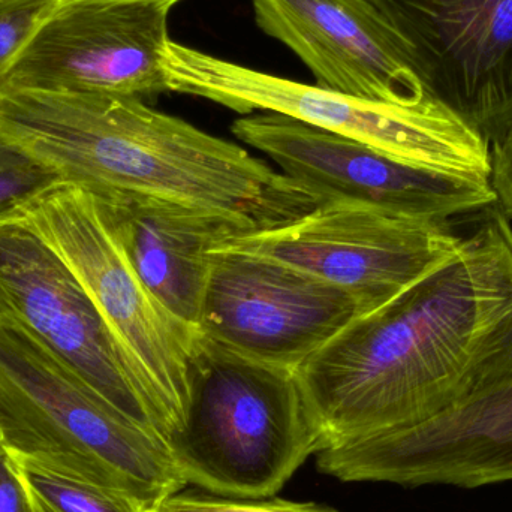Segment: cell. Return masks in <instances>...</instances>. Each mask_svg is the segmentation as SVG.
Listing matches in <instances>:
<instances>
[{"mask_svg": "<svg viewBox=\"0 0 512 512\" xmlns=\"http://www.w3.org/2000/svg\"><path fill=\"white\" fill-rule=\"evenodd\" d=\"M510 228L486 210L450 261L298 367L327 448L417 426L462 399L478 354L512 315Z\"/></svg>", "mask_w": 512, "mask_h": 512, "instance_id": "cell-1", "label": "cell"}, {"mask_svg": "<svg viewBox=\"0 0 512 512\" xmlns=\"http://www.w3.org/2000/svg\"><path fill=\"white\" fill-rule=\"evenodd\" d=\"M0 135L63 183L207 213L240 234L321 206L243 147L128 96L0 86Z\"/></svg>", "mask_w": 512, "mask_h": 512, "instance_id": "cell-2", "label": "cell"}, {"mask_svg": "<svg viewBox=\"0 0 512 512\" xmlns=\"http://www.w3.org/2000/svg\"><path fill=\"white\" fill-rule=\"evenodd\" d=\"M0 447L155 508L186 489L167 441L0 316Z\"/></svg>", "mask_w": 512, "mask_h": 512, "instance_id": "cell-3", "label": "cell"}, {"mask_svg": "<svg viewBox=\"0 0 512 512\" xmlns=\"http://www.w3.org/2000/svg\"><path fill=\"white\" fill-rule=\"evenodd\" d=\"M327 447L295 370L243 357L200 334L188 408L168 439L188 487L225 498H271Z\"/></svg>", "mask_w": 512, "mask_h": 512, "instance_id": "cell-4", "label": "cell"}, {"mask_svg": "<svg viewBox=\"0 0 512 512\" xmlns=\"http://www.w3.org/2000/svg\"><path fill=\"white\" fill-rule=\"evenodd\" d=\"M164 68L170 92L240 114H282L417 167L489 179L486 138L438 102L403 107L369 101L255 71L171 39Z\"/></svg>", "mask_w": 512, "mask_h": 512, "instance_id": "cell-5", "label": "cell"}, {"mask_svg": "<svg viewBox=\"0 0 512 512\" xmlns=\"http://www.w3.org/2000/svg\"><path fill=\"white\" fill-rule=\"evenodd\" d=\"M20 218L65 259L98 307L168 444L188 408L189 372L200 331L171 315L147 291L86 189L62 183Z\"/></svg>", "mask_w": 512, "mask_h": 512, "instance_id": "cell-6", "label": "cell"}, {"mask_svg": "<svg viewBox=\"0 0 512 512\" xmlns=\"http://www.w3.org/2000/svg\"><path fill=\"white\" fill-rule=\"evenodd\" d=\"M463 242L450 224L327 203L277 227L236 234L218 249L274 259L312 274L351 295L366 315L450 261Z\"/></svg>", "mask_w": 512, "mask_h": 512, "instance_id": "cell-7", "label": "cell"}, {"mask_svg": "<svg viewBox=\"0 0 512 512\" xmlns=\"http://www.w3.org/2000/svg\"><path fill=\"white\" fill-rule=\"evenodd\" d=\"M233 132L321 204H360L436 224L495 206L486 177L417 167L282 114L236 120Z\"/></svg>", "mask_w": 512, "mask_h": 512, "instance_id": "cell-8", "label": "cell"}, {"mask_svg": "<svg viewBox=\"0 0 512 512\" xmlns=\"http://www.w3.org/2000/svg\"><path fill=\"white\" fill-rule=\"evenodd\" d=\"M0 312L114 408L162 436L98 307L65 259L20 216L0 222Z\"/></svg>", "mask_w": 512, "mask_h": 512, "instance_id": "cell-9", "label": "cell"}, {"mask_svg": "<svg viewBox=\"0 0 512 512\" xmlns=\"http://www.w3.org/2000/svg\"><path fill=\"white\" fill-rule=\"evenodd\" d=\"M180 0L57 5L21 48L0 86L156 98L170 92L164 54Z\"/></svg>", "mask_w": 512, "mask_h": 512, "instance_id": "cell-10", "label": "cell"}, {"mask_svg": "<svg viewBox=\"0 0 512 512\" xmlns=\"http://www.w3.org/2000/svg\"><path fill=\"white\" fill-rule=\"evenodd\" d=\"M358 316L351 295L312 274L218 249L198 331L243 357L297 372Z\"/></svg>", "mask_w": 512, "mask_h": 512, "instance_id": "cell-11", "label": "cell"}, {"mask_svg": "<svg viewBox=\"0 0 512 512\" xmlns=\"http://www.w3.org/2000/svg\"><path fill=\"white\" fill-rule=\"evenodd\" d=\"M430 98L486 140L512 117V0H369Z\"/></svg>", "mask_w": 512, "mask_h": 512, "instance_id": "cell-12", "label": "cell"}, {"mask_svg": "<svg viewBox=\"0 0 512 512\" xmlns=\"http://www.w3.org/2000/svg\"><path fill=\"white\" fill-rule=\"evenodd\" d=\"M321 468L342 483L468 490L512 483V384L465 397L417 426L330 448Z\"/></svg>", "mask_w": 512, "mask_h": 512, "instance_id": "cell-13", "label": "cell"}, {"mask_svg": "<svg viewBox=\"0 0 512 512\" xmlns=\"http://www.w3.org/2000/svg\"><path fill=\"white\" fill-rule=\"evenodd\" d=\"M252 6L259 29L294 51L316 86L403 107L436 102L369 0H252Z\"/></svg>", "mask_w": 512, "mask_h": 512, "instance_id": "cell-14", "label": "cell"}, {"mask_svg": "<svg viewBox=\"0 0 512 512\" xmlns=\"http://www.w3.org/2000/svg\"><path fill=\"white\" fill-rule=\"evenodd\" d=\"M90 195L147 291L198 330L213 252L240 231L224 219L161 201Z\"/></svg>", "mask_w": 512, "mask_h": 512, "instance_id": "cell-15", "label": "cell"}, {"mask_svg": "<svg viewBox=\"0 0 512 512\" xmlns=\"http://www.w3.org/2000/svg\"><path fill=\"white\" fill-rule=\"evenodd\" d=\"M32 512H153L126 493L57 474L24 457L11 456Z\"/></svg>", "mask_w": 512, "mask_h": 512, "instance_id": "cell-16", "label": "cell"}, {"mask_svg": "<svg viewBox=\"0 0 512 512\" xmlns=\"http://www.w3.org/2000/svg\"><path fill=\"white\" fill-rule=\"evenodd\" d=\"M62 183L59 174L0 135V222L18 218Z\"/></svg>", "mask_w": 512, "mask_h": 512, "instance_id": "cell-17", "label": "cell"}, {"mask_svg": "<svg viewBox=\"0 0 512 512\" xmlns=\"http://www.w3.org/2000/svg\"><path fill=\"white\" fill-rule=\"evenodd\" d=\"M153 512H340L315 502L286 499H236L213 495L203 490H180L159 502Z\"/></svg>", "mask_w": 512, "mask_h": 512, "instance_id": "cell-18", "label": "cell"}, {"mask_svg": "<svg viewBox=\"0 0 512 512\" xmlns=\"http://www.w3.org/2000/svg\"><path fill=\"white\" fill-rule=\"evenodd\" d=\"M59 0H0V84L17 54Z\"/></svg>", "mask_w": 512, "mask_h": 512, "instance_id": "cell-19", "label": "cell"}, {"mask_svg": "<svg viewBox=\"0 0 512 512\" xmlns=\"http://www.w3.org/2000/svg\"><path fill=\"white\" fill-rule=\"evenodd\" d=\"M508 384H512V315L487 340L483 351L478 354L462 399Z\"/></svg>", "mask_w": 512, "mask_h": 512, "instance_id": "cell-20", "label": "cell"}, {"mask_svg": "<svg viewBox=\"0 0 512 512\" xmlns=\"http://www.w3.org/2000/svg\"><path fill=\"white\" fill-rule=\"evenodd\" d=\"M489 143V183L495 194V209L512 222V117L498 131L493 132Z\"/></svg>", "mask_w": 512, "mask_h": 512, "instance_id": "cell-21", "label": "cell"}, {"mask_svg": "<svg viewBox=\"0 0 512 512\" xmlns=\"http://www.w3.org/2000/svg\"><path fill=\"white\" fill-rule=\"evenodd\" d=\"M0 512H32L23 480L9 454L0 447Z\"/></svg>", "mask_w": 512, "mask_h": 512, "instance_id": "cell-22", "label": "cell"}, {"mask_svg": "<svg viewBox=\"0 0 512 512\" xmlns=\"http://www.w3.org/2000/svg\"><path fill=\"white\" fill-rule=\"evenodd\" d=\"M72 2H96V0H59V3H57V5H65V3Z\"/></svg>", "mask_w": 512, "mask_h": 512, "instance_id": "cell-23", "label": "cell"}, {"mask_svg": "<svg viewBox=\"0 0 512 512\" xmlns=\"http://www.w3.org/2000/svg\"><path fill=\"white\" fill-rule=\"evenodd\" d=\"M508 239H510V245L512 249V227L510 228V233H508Z\"/></svg>", "mask_w": 512, "mask_h": 512, "instance_id": "cell-24", "label": "cell"}, {"mask_svg": "<svg viewBox=\"0 0 512 512\" xmlns=\"http://www.w3.org/2000/svg\"><path fill=\"white\" fill-rule=\"evenodd\" d=\"M0 316H2V312H0Z\"/></svg>", "mask_w": 512, "mask_h": 512, "instance_id": "cell-25", "label": "cell"}]
</instances>
